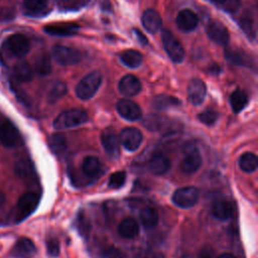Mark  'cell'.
Returning <instances> with one entry per match:
<instances>
[{"mask_svg": "<svg viewBox=\"0 0 258 258\" xmlns=\"http://www.w3.org/2000/svg\"><path fill=\"white\" fill-rule=\"evenodd\" d=\"M67 92H68L67 85L62 82H56L50 88V90L47 94V100H48L49 103H55L62 96H64L67 94Z\"/></svg>", "mask_w": 258, "mask_h": 258, "instance_id": "obj_37", "label": "cell"}, {"mask_svg": "<svg viewBox=\"0 0 258 258\" xmlns=\"http://www.w3.org/2000/svg\"><path fill=\"white\" fill-rule=\"evenodd\" d=\"M35 73L39 76H47L51 72L50 57L46 53L39 54L34 62Z\"/></svg>", "mask_w": 258, "mask_h": 258, "instance_id": "obj_35", "label": "cell"}, {"mask_svg": "<svg viewBox=\"0 0 258 258\" xmlns=\"http://www.w3.org/2000/svg\"><path fill=\"white\" fill-rule=\"evenodd\" d=\"M225 58L236 66H242L247 68H254L255 60L254 58L245 52L243 49L234 48V47H227L224 51Z\"/></svg>", "mask_w": 258, "mask_h": 258, "instance_id": "obj_12", "label": "cell"}, {"mask_svg": "<svg viewBox=\"0 0 258 258\" xmlns=\"http://www.w3.org/2000/svg\"><path fill=\"white\" fill-rule=\"evenodd\" d=\"M198 117L202 123L211 126L215 124L216 121L218 120V113L213 109H206L205 111L200 113Z\"/></svg>", "mask_w": 258, "mask_h": 258, "instance_id": "obj_39", "label": "cell"}, {"mask_svg": "<svg viewBox=\"0 0 258 258\" xmlns=\"http://www.w3.org/2000/svg\"><path fill=\"white\" fill-rule=\"evenodd\" d=\"M48 145L50 150L55 155H60L64 153L68 149V142L67 138L61 133H52L48 137Z\"/></svg>", "mask_w": 258, "mask_h": 258, "instance_id": "obj_27", "label": "cell"}, {"mask_svg": "<svg viewBox=\"0 0 258 258\" xmlns=\"http://www.w3.org/2000/svg\"><path fill=\"white\" fill-rule=\"evenodd\" d=\"M101 258H126L125 254L116 247H108L101 253Z\"/></svg>", "mask_w": 258, "mask_h": 258, "instance_id": "obj_41", "label": "cell"}, {"mask_svg": "<svg viewBox=\"0 0 258 258\" xmlns=\"http://www.w3.org/2000/svg\"><path fill=\"white\" fill-rule=\"evenodd\" d=\"M59 242L56 238H50L46 241V251L49 256L57 257L59 254Z\"/></svg>", "mask_w": 258, "mask_h": 258, "instance_id": "obj_40", "label": "cell"}, {"mask_svg": "<svg viewBox=\"0 0 258 258\" xmlns=\"http://www.w3.org/2000/svg\"><path fill=\"white\" fill-rule=\"evenodd\" d=\"M133 32H134V34H135L137 40L140 42V44H142V45H146V44H147V38H146V36H145L139 29L134 28V29H133Z\"/></svg>", "mask_w": 258, "mask_h": 258, "instance_id": "obj_43", "label": "cell"}, {"mask_svg": "<svg viewBox=\"0 0 258 258\" xmlns=\"http://www.w3.org/2000/svg\"><path fill=\"white\" fill-rule=\"evenodd\" d=\"M35 253L36 247L32 240L22 237L14 244L10 254L13 258H33Z\"/></svg>", "mask_w": 258, "mask_h": 258, "instance_id": "obj_16", "label": "cell"}, {"mask_svg": "<svg viewBox=\"0 0 258 258\" xmlns=\"http://www.w3.org/2000/svg\"><path fill=\"white\" fill-rule=\"evenodd\" d=\"M120 60L124 66L131 69H135L142 63L143 55L135 49H127L121 52Z\"/></svg>", "mask_w": 258, "mask_h": 258, "instance_id": "obj_26", "label": "cell"}, {"mask_svg": "<svg viewBox=\"0 0 258 258\" xmlns=\"http://www.w3.org/2000/svg\"><path fill=\"white\" fill-rule=\"evenodd\" d=\"M15 172L21 178H29L33 174L34 168L29 159H20L15 164Z\"/></svg>", "mask_w": 258, "mask_h": 258, "instance_id": "obj_36", "label": "cell"}, {"mask_svg": "<svg viewBox=\"0 0 258 258\" xmlns=\"http://www.w3.org/2000/svg\"><path fill=\"white\" fill-rule=\"evenodd\" d=\"M143 140L141 131L135 127L124 128L119 135V141L128 151H135L139 148Z\"/></svg>", "mask_w": 258, "mask_h": 258, "instance_id": "obj_10", "label": "cell"}, {"mask_svg": "<svg viewBox=\"0 0 258 258\" xmlns=\"http://www.w3.org/2000/svg\"><path fill=\"white\" fill-rule=\"evenodd\" d=\"M51 53L53 59L61 66H73L81 60V52L76 48L66 45H54Z\"/></svg>", "mask_w": 258, "mask_h": 258, "instance_id": "obj_8", "label": "cell"}, {"mask_svg": "<svg viewBox=\"0 0 258 258\" xmlns=\"http://www.w3.org/2000/svg\"><path fill=\"white\" fill-rule=\"evenodd\" d=\"M199 23V17L190 9H183L176 16V25L178 29L184 32L194 30Z\"/></svg>", "mask_w": 258, "mask_h": 258, "instance_id": "obj_18", "label": "cell"}, {"mask_svg": "<svg viewBox=\"0 0 258 258\" xmlns=\"http://www.w3.org/2000/svg\"><path fill=\"white\" fill-rule=\"evenodd\" d=\"M167 122V119L164 116L158 114H148L144 117L142 123L145 128L149 131H158L160 130Z\"/></svg>", "mask_w": 258, "mask_h": 258, "instance_id": "obj_30", "label": "cell"}, {"mask_svg": "<svg viewBox=\"0 0 258 258\" xmlns=\"http://www.w3.org/2000/svg\"><path fill=\"white\" fill-rule=\"evenodd\" d=\"M248 95L241 89L235 90L230 96V104L234 113L241 112L248 104Z\"/></svg>", "mask_w": 258, "mask_h": 258, "instance_id": "obj_28", "label": "cell"}, {"mask_svg": "<svg viewBox=\"0 0 258 258\" xmlns=\"http://www.w3.org/2000/svg\"><path fill=\"white\" fill-rule=\"evenodd\" d=\"M86 111L82 109H69L61 112L53 121V128L56 130L69 129L80 126L88 121Z\"/></svg>", "mask_w": 258, "mask_h": 258, "instance_id": "obj_1", "label": "cell"}, {"mask_svg": "<svg viewBox=\"0 0 258 258\" xmlns=\"http://www.w3.org/2000/svg\"><path fill=\"white\" fill-rule=\"evenodd\" d=\"M213 3L215 4H218V5H224V3L227 1V0H211Z\"/></svg>", "mask_w": 258, "mask_h": 258, "instance_id": "obj_47", "label": "cell"}, {"mask_svg": "<svg viewBox=\"0 0 258 258\" xmlns=\"http://www.w3.org/2000/svg\"><path fill=\"white\" fill-rule=\"evenodd\" d=\"M101 143L109 158L118 159L120 155V141L114 128L107 127L102 131Z\"/></svg>", "mask_w": 258, "mask_h": 258, "instance_id": "obj_6", "label": "cell"}, {"mask_svg": "<svg viewBox=\"0 0 258 258\" xmlns=\"http://www.w3.org/2000/svg\"><path fill=\"white\" fill-rule=\"evenodd\" d=\"M141 21L143 27L149 33H156L161 28L162 24V19L159 13L152 8H149L143 12Z\"/></svg>", "mask_w": 258, "mask_h": 258, "instance_id": "obj_21", "label": "cell"}, {"mask_svg": "<svg viewBox=\"0 0 258 258\" xmlns=\"http://www.w3.org/2000/svg\"><path fill=\"white\" fill-rule=\"evenodd\" d=\"M202 165V155L196 146L186 149L184 157L180 162V171L184 174H192L199 170Z\"/></svg>", "mask_w": 258, "mask_h": 258, "instance_id": "obj_9", "label": "cell"}, {"mask_svg": "<svg viewBox=\"0 0 258 258\" xmlns=\"http://www.w3.org/2000/svg\"><path fill=\"white\" fill-rule=\"evenodd\" d=\"M257 165H258V159L256 154L252 152H245L240 156L239 166L243 171L251 173L256 170Z\"/></svg>", "mask_w": 258, "mask_h": 258, "instance_id": "obj_31", "label": "cell"}, {"mask_svg": "<svg viewBox=\"0 0 258 258\" xmlns=\"http://www.w3.org/2000/svg\"><path fill=\"white\" fill-rule=\"evenodd\" d=\"M3 202H4V196L0 192V206L3 204Z\"/></svg>", "mask_w": 258, "mask_h": 258, "instance_id": "obj_48", "label": "cell"}, {"mask_svg": "<svg viewBox=\"0 0 258 258\" xmlns=\"http://www.w3.org/2000/svg\"><path fill=\"white\" fill-rule=\"evenodd\" d=\"M0 143L8 148H14L22 143V138L17 127L6 120L0 125Z\"/></svg>", "mask_w": 258, "mask_h": 258, "instance_id": "obj_7", "label": "cell"}, {"mask_svg": "<svg viewBox=\"0 0 258 258\" xmlns=\"http://www.w3.org/2000/svg\"><path fill=\"white\" fill-rule=\"evenodd\" d=\"M140 81L133 75H126L120 81L118 85L119 92L125 97H133L141 91Z\"/></svg>", "mask_w": 258, "mask_h": 258, "instance_id": "obj_17", "label": "cell"}, {"mask_svg": "<svg viewBox=\"0 0 258 258\" xmlns=\"http://www.w3.org/2000/svg\"><path fill=\"white\" fill-rule=\"evenodd\" d=\"M126 180V172L123 170L116 171L112 173L108 180V186L113 189H118L122 187Z\"/></svg>", "mask_w": 258, "mask_h": 258, "instance_id": "obj_38", "label": "cell"}, {"mask_svg": "<svg viewBox=\"0 0 258 258\" xmlns=\"http://www.w3.org/2000/svg\"><path fill=\"white\" fill-rule=\"evenodd\" d=\"M80 26L76 23H52L43 27V30L50 35L54 36H71L77 34Z\"/></svg>", "mask_w": 258, "mask_h": 258, "instance_id": "obj_20", "label": "cell"}, {"mask_svg": "<svg viewBox=\"0 0 258 258\" xmlns=\"http://www.w3.org/2000/svg\"><path fill=\"white\" fill-rule=\"evenodd\" d=\"M139 219L145 229H153L158 224V212L153 207H144L139 212Z\"/></svg>", "mask_w": 258, "mask_h": 258, "instance_id": "obj_24", "label": "cell"}, {"mask_svg": "<svg viewBox=\"0 0 258 258\" xmlns=\"http://www.w3.org/2000/svg\"><path fill=\"white\" fill-rule=\"evenodd\" d=\"M211 212L216 219L220 221H227L232 217L233 206L231 202L226 199H217L212 205Z\"/></svg>", "mask_w": 258, "mask_h": 258, "instance_id": "obj_22", "label": "cell"}, {"mask_svg": "<svg viewBox=\"0 0 258 258\" xmlns=\"http://www.w3.org/2000/svg\"><path fill=\"white\" fill-rule=\"evenodd\" d=\"M47 7V0H23V8L28 15L41 14Z\"/></svg>", "mask_w": 258, "mask_h": 258, "instance_id": "obj_32", "label": "cell"}, {"mask_svg": "<svg viewBox=\"0 0 258 258\" xmlns=\"http://www.w3.org/2000/svg\"><path fill=\"white\" fill-rule=\"evenodd\" d=\"M14 77L20 83H28L32 80L33 72L30 64L26 61H20L14 67Z\"/></svg>", "mask_w": 258, "mask_h": 258, "instance_id": "obj_29", "label": "cell"}, {"mask_svg": "<svg viewBox=\"0 0 258 258\" xmlns=\"http://www.w3.org/2000/svg\"><path fill=\"white\" fill-rule=\"evenodd\" d=\"M179 104L180 101L178 99L168 95H158L152 100V106L157 110H164L169 107L178 106Z\"/></svg>", "mask_w": 258, "mask_h": 258, "instance_id": "obj_33", "label": "cell"}, {"mask_svg": "<svg viewBox=\"0 0 258 258\" xmlns=\"http://www.w3.org/2000/svg\"><path fill=\"white\" fill-rule=\"evenodd\" d=\"M198 258H213V254L209 249H204L201 251Z\"/></svg>", "mask_w": 258, "mask_h": 258, "instance_id": "obj_45", "label": "cell"}, {"mask_svg": "<svg viewBox=\"0 0 258 258\" xmlns=\"http://www.w3.org/2000/svg\"><path fill=\"white\" fill-rule=\"evenodd\" d=\"M133 258H158L157 255L150 251H143L140 253H137Z\"/></svg>", "mask_w": 258, "mask_h": 258, "instance_id": "obj_44", "label": "cell"}, {"mask_svg": "<svg viewBox=\"0 0 258 258\" xmlns=\"http://www.w3.org/2000/svg\"><path fill=\"white\" fill-rule=\"evenodd\" d=\"M207 34L211 40L220 45H226L230 39L228 28L219 20H210L207 25Z\"/></svg>", "mask_w": 258, "mask_h": 258, "instance_id": "obj_11", "label": "cell"}, {"mask_svg": "<svg viewBox=\"0 0 258 258\" xmlns=\"http://www.w3.org/2000/svg\"><path fill=\"white\" fill-rule=\"evenodd\" d=\"M39 203V196L36 192L28 191L23 194L17 202L15 210V221L21 222L30 214H32Z\"/></svg>", "mask_w": 258, "mask_h": 258, "instance_id": "obj_4", "label": "cell"}, {"mask_svg": "<svg viewBox=\"0 0 258 258\" xmlns=\"http://www.w3.org/2000/svg\"><path fill=\"white\" fill-rule=\"evenodd\" d=\"M199 189L192 185L177 188L172 195V203L182 209L194 207L199 200Z\"/></svg>", "mask_w": 258, "mask_h": 258, "instance_id": "obj_5", "label": "cell"}, {"mask_svg": "<svg viewBox=\"0 0 258 258\" xmlns=\"http://www.w3.org/2000/svg\"><path fill=\"white\" fill-rule=\"evenodd\" d=\"M101 162L96 156H87L82 162V170L85 175L95 178L101 172Z\"/></svg>", "mask_w": 258, "mask_h": 258, "instance_id": "obj_25", "label": "cell"}, {"mask_svg": "<svg viewBox=\"0 0 258 258\" xmlns=\"http://www.w3.org/2000/svg\"><path fill=\"white\" fill-rule=\"evenodd\" d=\"M7 45L9 50L15 56H24L30 49V43L27 37L20 33L12 34L7 39Z\"/></svg>", "mask_w": 258, "mask_h": 258, "instance_id": "obj_15", "label": "cell"}, {"mask_svg": "<svg viewBox=\"0 0 258 258\" xmlns=\"http://www.w3.org/2000/svg\"><path fill=\"white\" fill-rule=\"evenodd\" d=\"M239 24L243 31L248 35L250 38L255 37V22H254V17L251 12L245 11L239 19Z\"/></svg>", "mask_w": 258, "mask_h": 258, "instance_id": "obj_34", "label": "cell"}, {"mask_svg": "<svg viewBox=\"0 0 258 258\" xmlns=\"http://www.w3.org/2000/svg\"><path fill=\"white\" fill-rule=\"evenodd\" d=\"M206 94L207 87L204 81H202L199 78H194L189 81L187 86V98L192 105H201L205 100Z\"/></svg>", "mask_w": 258, "mask_h": 258, "instance_id": "obj_14", "label": "cell"}, {"mask_svg": "<svg viewBox=\"0 0 258 258\" xmlns=\"http://www.w3.org/2000/svg\"><path fill=\"white\" fill-rule=\"evenodd\" d=\"M118 233L122 238L125 239H132L136 237L139 233L138 222L132 217L123 219L118 226Z\"/></svg>", "mask_w": 258, "mask_h": 258, "instance_id": "obj_23", "label": "cell"}, {"mask_svg": "<svg viewBox=\"0 0 258 258\" xmlns=\"http://www.w3.org/2000/svg\"><path fill=\"white\" fill-rule=\"evenodd\" d=\"M181 258H187V257H186V256H182Z\"/></svg>", "mask_w": 258, "mask_h": 258, "instance_id": "obj_49", "label": "cell"}, {"mask_svg": "<svg viewBox=\"0 0 258 258\" xmlns=\"http://www.w3.org/2000/svg\"><path fill=\"white\" fill-rule=\"evenodd\" d=\"M148 169L154 175H163L170 168V160L163 153L153 154L148 161Z\"/></svg>", "mask_w": 258, "mask_h": 258, "instance_id": "obj_19", "label": "cell"}, {"mask_svg": "<svg viewBox=\"0 0 258 258\" xmlns=\"http://www.w3.org/2000/svg\"><path fill=\"white\" fill-rule=\"evenodd\" d=\"M161 39L164 49L170 59L174 62H181L184 58L185 52L182 44L174 36V34L168 29H163L161 33Z\"/></svg>", "mask_w": 258, "mask_h": 258, "instance_id": "obj_3", "label": "cell"}, {"mask_svg": "<svg viewBox=\"0 0 258 258\" xmlns=\"http://www.w3.org/2000/svg\"><path fill=\"white\" fill-rule=\"evenodd\" d=\"M116 108L119 115L128 121H137L142 117L140 107L129 99H121L118 101Z\"/></svg>", "mask_w": 258, "mask_h": 258, "instance_id": "obj_13", "label": "cell"}, {"mask_svg": "<svg viewBox=\"0 0 258 258\" xmlns=\"http://www.w3.org/2000/svg\"><path fill=\"white\" fill-rule=\"evenodd\" d=\"M225 9L227 11H230V12H234L236 11L239 6H240V1L239 0H227L225 3Z\"/></svg>", "mask_w": 258, "mask_h": 258, "instance_id": "obj_42", "label": "cell"}, {"mask_svg": "<svg viewBox=\"0 0 258 258\" xmlns=\"http://www.w3.org/2000/svg\"><path fill=\"white\" fill-rule=\"evenodd\" d=\"M102 83V75L92 72L85 76L76 87V94L81 100H89L95 96Z\"/></svg>", "mask_w": 258, "mask_h": 258, "instance_id": "obj_2", "label": "cell"}, {"mask_svg": "<svg viewBox=\"0 0 258 258\" xmlns=\"http://www.w3.org/2000/svg\"><path fill=\"white\" fill-rule=\"evenodd\" d=\"M218 258H236V257L231 253H223Z\"/></svg>", "mask_w": 258, "mask_h": 258, "instance_id": "obj_46", "label": "cell"}]
</instances>
